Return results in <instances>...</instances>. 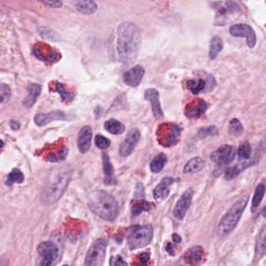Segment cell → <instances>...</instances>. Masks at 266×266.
Returning <instances> with one entry per match:
<instances>
[{
    "mask_svg": "<svg viewBox=\"0 0 266 266\" xmlns=\"http://www.w3.org/2000/svg\"><path fill=\"white\" fill-rule=\"evenodd\" d=\"M142 45L139 28L130 22H123L117 30V50L120 62L130 63L136 59Z\"/></svg>",
    "mask_w": 266,
    "mask_h": 266,
    "instance_id": "6da1fadb",
    "label": "cell"
},
{
    "mask_svg": "<svg viewBox=\"0 0 266 266\" xmlns=\"http://www.w3.org/2000/svg\"><path fill=\"white\" fill-rule=\"evenodd\" d=\"M72 171L67 166L54 169L45 182L41 200L45 206H51L57 203L64 193L71 179Z\"/></svg>",
    "mask_w": 266,
    "mask_h": 266,
    "instance_id": "7a4b0ae2",
    "label": "cell"
},
{
    "mask_svg": "<svg viewBox=\"0 0 266 266\" xmlns=\"http://www.w3.org/2000/svg\"><path fill=\"white\" fill-rule=\"evenodd\" d=\"M89 207L94 215L106 221H113L119 215V205L115 197L103 190H98L91 194Z\"/></svg>",
    "mask_w": 266,
    "mask_h": 266,
    "instance_id": "3957f363",
    "label": "cell"
},
{
    "mask_svg": "<svg viewBox=\"0 0 266 266\" xmlns=\"http://www.w3.org/2000/svg\"><path fill=\"white\" fill-rule=\"evenodd\" d=\"M248 201L249 195L248 194L243 195L233 205L227 213L223 215L218 226L217 233L219 236H227L234 231V228L240 221Z\"/></svg>",
    "mask_w": 266,
    "mask_h": 266,
    "instance_id": "277c9868",
    "label": "cell"
},
{
    "mask_svg": "<svg viewBox=\"0 0 266 266\" xmlns=\"http://www.w3.org/2000/svg\"><path fill=\"white\" fill-rule=\"evenodd\" d=\"M215 77L205 71L195 73L194 79L189 80L186 82V87L194 95L201 93H209L216 86Z\"/></svg>",
    "mask_w": 266,
    "mask_h": 266,
    "instance_id": "5b68a950",
    "label": "cell"
},
{
    "mask_svg": "<svg viewBox=\"0 0 266 266\" xmlns=\"http://www.w3.org/2000/svg\"><path fill=\"white\" fill-rule=\"evenodd\" d=\"M127 236V246L130 250L139 249L149 244L153 238L151 225L133 227Z\"/></svg>",
    "mask_w": 266,
    "mask_h": 266,
    "instance_id": "8992f818",
    "label": "cell"
},
{
    "mask_svg": "<svg viewBox=\"0 0 266 266\" xmlns=\"http://www.w3.org/2000/svg\"><path fill=\"white\" fill-rule=\"evenodd\" d=\"M236 157V148L231 145L225 144L221 146L210 156L211 161L216 164L214 174L219 175L231 164Z\"/></svg>",
    "mask_w": 266,
    "mask_h": 266,
    "instance_id": "52a82bcc",
    "label": "cell"
},
{
    "mask_svg": "<svg viewBox=\"0 0 266 266\" xmlns=\"http://www.w3.org/2000/svg\"><path fill=\"white\" fill-rule=\"evenodd\" d=\"M107 242L99 238L91 244L85 257V266H102L106 259Z\"/></svg>",
    "mask_w": 266,
    "mask_h": 266,
    "instance_id": "ba28073f",
    "label": "cell"
},
{
    "mask_svg": "<svg viewBox=\"0 0 266 266\" xmlns=\"http://www.w3.org/2000/svg\"><path fill=\"white\" fill-rule=\"evenodd\" d=\"M159 126L160 133H158L159 142L161 145L165 147L175 146L179 142V137L181 135L182 130L179 126L176 124H167Z\"/></svg>",
    "mask_w": 266,
    "mask_h": 266,
    "instance_id": "9c48e42d",
    "label": "cell"
},
{
    "mask_svg": "<svg viewBox=\"0 0 266 266\" xmlns=\"http://www.w3.org/2000/svg\"><path fill=\"white\" fill-rule=\"evenodd\" d=\"M38 252L41 259V266H52L58 257V247L52 241L42 242L38 246Z\"/></svg>",
    "mask_w": 266,
    "mask_h": 266,
    "instance_id": "30bf717a",
    "label": "cell"
},
{
    "mask_svg": "<svg viewBox=\"0 0 266 266\" xmlns=\"http://www.w3.org/2000/svg\"><path fill=\"white\" fill-rule=\"evenodd\" d=\"M141 138V133L137 129L130 130L127 133L124 141L121 143L119 148V154L121 158H127L134 152Z\"/></svg>",
    "mask_w": 266,
    "mask_h": 266,
    "instance_id": "8fae6325",
    "label": "cell"
},
{
    "mask_svg": "<svg viewBox=\"0 0 266 266\" xmlns=\"http://www.w3.org/2000/svg\"><path fill=\"white\" fill-rule=\"evenodd\" d=\"M194 190L189 187L179 198L174 210V215L178 220H183L192 202Z\"/></svg>",
    "mask_w": 266,
    "mask_h": 266,
    "instance_id": "7c38bea8",
    "label": "cell"
},
{
    "mask_svg": "<svg viewBox=\"0 0 266 266\" xmlns=\"http://www.w3.org/2000/svg\"><path fill=\"white\" fill-rule=\"evenodd\" d=\"M231 35L236 38H245L247 45L252 49L256 45V34L253 29L248 25L239 24L231 27L230 29Z\"/></svg>",
    "mask_w": 266,
    "mask_h": 266,
    "instance_id": "4fadbf2b",
    "label": "cell"
},
{
    "mask_svg": "<svg viewBox=\"0 0 266 266\" xmlns=\"http://www.w3.org/2000/svg\"><path fill=\"white\" fill-rule=\"evenodd\" d=\"M144 97L147 102H149L151 104L153 116L155 117L156 120H162V118H164V114L159 102V91L155 88L147 89Z\"/></svg>",
    "mask_w": 266,
    "mask_h": 266,
    "instance_id": "5bb4252c",
    "label": "cell"
},
{
    "mask_svg": "<svg viewBox=\"0 0 266 266\" xmlns=\"http://www.w3.org/2000/svg\"><path fill=\"white\" fill-rule=\"evenodd\" d=\"M145 74H146L145 68L140 65H137L123 74V80L127 86L137 87L139 86L143 80Z\"/></svg>",
    "mask_w": 266,
    "mask_h": 266,
    "instance_id": "9a60e30c",
    "label": "cell"
},
{
    "mask_svg": "<svg viewBox=\"0 0 266 266\" xmlns=\"http://www.w3.org/2000/svg\"><path fill=\"white\" fill-rule=\"evenodd\" d=\"M178 178H174L172 177H165L162 178L159 184L155 186L153 190V197L156 201H163L170 195V187L178 182Z\"/></svg>",
    "mask_w": 266,
    "mask_h": 266,
    "instance_id": "2e32d148",
    "label": "cell"
},
{
    "mask_svg": "<svg viewBox=\"0 0 266 266\" xmlns=\"http://www.w3.org/2000/svg\"><path fill=\"white\" fill-rule=\"evenodd\" d=\"M208 107V104L204 100L198 99L186 105L184 114L190 119L200 118L204 114Z\"/></svg>",
    "mask_w": 266,
    "mask_h": 266,
    "instance_id": "e0dca14e",
    "label": "cell"
},
{
    "mask_svg": "<svg viewBox=\"0 0 266 266\" xmlns=\"http://www.w3.org/2000/svg\"><path fill=\"white\" fill-rule=\"evenodd\" d=\"M102 166L104 172V184L106 186H117V180L115 178V171L110 162V157L106 153L102 154Z\"/></svg>",
    "mask_w": 266,
    "mask_h": 266,
    "instance_id": "ac0fdd59",
    "label": "cell"
},
{
    "mask_svg": "<svg viewBox=\"0 0 266 266\" xmlns=\"http://www.w3.org/2000/svg\"><path fill=\"white\" fill-rule=\"evenodd\" d=\"M92 130L90 126H85L81 129L78 134V146L80 152L82 154L87 153L91 145Z\"/></svg>",
    "mask_w": 266,
    "mask_h": 266,
    "instance_id": "d6986e66",
    "label": "cell"
},
{
    "mask_svg": "<svg viewBox=\"0 0 266 266\" xmlns=\"http://www.w3.org/2000/svg\"><path fill=\"white\" fill-rule=\"evenodd\" d=\"M67 117L64 112L60 111H55L49 114H38L34 117V122L38 126H46L49 122L54 120H67Z\"/></svg>",
    "mask_w": 266,
    "mask_h": 266,
    "instance_id": "ffe728a7",
    "label": "cell"
},
{
    "mask_svg": "<svg viewBox=\"0 0 266 266\" xmlns=\"http://www.w3.org/2000/svg\"><path fill=\"white\" fill-rule=\"evenodd\" d=\"M41 90H42V87L40 85L36 84V83H31L29 85L28 87L29 94L25 98L23 102L24 106L25 107L29 108V107H32L36 102V100L38 98L40 93H41Z\"/></svg>",
    "mask_w": 266,
    "mask_h": 266,
    "instance_id": "44dd1931",
    "label": "cell"
},
{
    "mask_svg": "<svg viewBox=\"0 0 266 266\" xmlns=\"http://www.w3.org/2000/svg\"><path fill=\"white\" fill-rule=\"evenodd\" d=\"M240 11V9L236 3L233 2H228L224 5L219 6L217 9V15L216 18L217 20H222L223 17L224 19H227V17H230L233 14Z\"/></svg>",
    "mask_w": 266,
    "mask_h": 266,
    "instance_id": "7402d4cb",
    "label": "cell"
},
{
    "mask_svg": "<svg viewBox=\"0 0 266 266\" xmlns=\"http://www.w3.org/2000/svg\"><path fill=\"white\" fill-rule=\"evenodd\" d=\"M206 167V161L201 158H194L190 160L183 167L184 174H195L202 171Z\"/></svg>",
    "mask_w": 266,
    "mask_h": 266,
    "instance_id": "603a6c76",
    "label": "cell"
},
{
    "mask_svg": "<svg viewBox=\"0 0 266 266\" xmlns=\"http://www.w3.org/2000/svg\"><path fill=\"white\" fill-rule=\"evenodd\" d=\"M75 6L78 11L88 15L92 14L98 9L96 2L94 0H77Z\"/></svg>",
    "mask_w": 266,
    "mask_h": 266,
    "instance_id": "cb8c5ba5",
    "label": "cell"
},
{
    "mask_svg": "<svg viewBox=\"0 0 266 266\" xmlns=\"http://www.w3.org/2000/svg\"><path fill=\"white\" fill-rule=\"evenodd\" d=\"M104 128L112 135H121L126 130V127L122 122L114 118L106 121L104 123Z\"/></svg>",
    "mask_w": 266,
    "mask_h": 266,
    "instance_id": "d4e9b609",
    "label": "cell"
},
{
    "mask_svg": "<svg viewBox=\"0 0 266 266\" xmlns=\"http://www.w3.org/2000/svg\"><path fill=\"white\" fill-rule=\"evenodd\" d=\"M167 161H168L167 156L163 153H160L153 158L150 163V170L152 173L159 174L163 170Z\"/></svg>",
    "mask_w": 266,
    "mask_h": 266,
    "instance_id": "484cf974",
    "label": "cell"
},
{
    "mask_svg": "<svg viewBox=\"0 0 266 266\" xmlns=\"http://www.w3.org/2000/svg\"><path fill=\"white\" fill-rule=\"evenodd\" d=\"M223 41L219 36H215L211 41L210 44L209 58L211 60H214L218 56V54L223 50Z\"/></svg>",
    "mask_w": 266,
    "mask_h": 266,
    "instance_id": "4316f807",
    "label": "cell"
},
{
    "mask_svg": "<svg viewBox=\"0 0 266 266\" xmlns=\"http://www.w3.org/2000/svg\"><path fill=\"white\" fill-rule=\"evenodd\" d=\"M265 193H266V186L264 184H259L255 189V195H254L252 203H251V211L252 212L259 208V205L261 204L263 198H264Z\"/></svg>",
    "mask_w": 266,
    "mask_h": 266,
    "instance_id": "83f0119b",
    "label": "cell"
},
{
    "mask_svg": "<svg viewBox=\"0 0 266 266\" xmlns=\"http://www.w3.org/2000/svg\"><path fill=\"white\" fill-rule=\"evenodd\" d=\"M266 254V227H263L259 233L258 240H257L256 255L259 258L264 256Z\"/></svg>",
    "mask_w": 266,
    "mask_h": 266,
    "instance_id": "f1b7e54d",
    "label": "cell"
},
{
    "mask_svg": "<svg viewBox=\"0 0 266 266\" xmlns=\"http://www.w3.org/2000/svg\"><path fill=\"white\" fill-rule=\"evenodd\" d=\"M25 180L23 173L21 172L18 169H14L7 176L6 181V185L8 186H11L14 183L21 184Z\"/></svg>",
    "mask_w": 266,
    "mask_h": 266,
    "instance_id": "f546056e",
    "label": "cell"
},
{
    "mask_svg": "<svg viewBox=\"0 0 266 266\" xmlns=\"http://www.w3.org/2000/svg\"><path fill=\"white\" fill-rule=\"evenodd\" d=\"M243 132V125L237 118H233L229 123V133L235 137L240 136Z\"/></svg>",
    "mask_w": 266,
    "mask_h": 266,
    "instance_id": "4dcf8cb0",
    "label": "cell"
},
{
    "mask_svg": "<svg viewBox=\"0 0 266 266\" xmlns=\"http://www.w3.org/2000/svg\"><path fill=\"white\" fill-rule=\"evenodd\" d=\"M151 210V204L149 202L144 201L142 203H135L131 207V213L133 215H138L143 212H149Z\"/></svg>",
    "mask_w": 266,
    "mask_h": 266,
    "instance_id": "1f68e13d",
    "label": "cell"
},
{
    "mask_svg": "<svg viewBox=\"0 0 266 266\" xmlns=\"http://www.w3.org/2000/svg\"><path fill=\"white\" fill-rule=\"evenodd\" d=\"M219 133V130L215 126L200 128L198 131V135L200 139H206L208 136H214Z\"/></svg>",
    "mask_w": 266,
    "mask_h": 266,
    "instance_id": "d6a6232c",
    "label": "cell"
},
{
    "mask_svg": "<svg viewBox=\"0 0 266 266\" xmlns=\"http://www.w3.org/2000/svg\"><path fill=\"white\" fill-rule=\"evenodd\" d=\"M57 91L61 96L62 101L65 102H71L74 99V94L73 93L66 91L64 86L60 82L57 83Z\"/></svg>",
    "mask_w": 266,
    "mask_h": 266,
    "instance_id": "836d02e7",
    "label": "cell"
},
{
    "mask_svg": "<svg viewBox=\"0 0 266 266\" xmlns=\"http://www.w3.org/2000/svg\"><path fill=\"white\" fill-rule=\"evenodd\" d=\"M188 253L187 257L192 263H199L203 256V251L201 247H192Z\"/></svg>",
    "mask_w": 266,
    "mask_h": 266,
    "instance_id": "e575fe53",
    "label": "cell"
},
{
    "mask_svg": "<svg viewBox=\"0 0 266 266\" xmlns=\"http://www.w3.org/2000/svg\"><path fill=\"white\" fill-rule=\"evenodd\" d=\"M11 97V90L7 85L0 84V104L6 103Z\"/></svg>",
    "mask_w": 266,
    "mask_h": 266,
    "instance_id": "d590c367",
    "label": "cell"
},
{
    "mask_svg": "<svg viewBox=\"0 0 266 266\" xmlns=\"http://www.w3.org/2000/svg\"><path fill=\"white\" fill-rule=\"evenodd\" d=\"M94 143H95L97 147L100 150H106V149L109 148L111 145L110 139L102 135H97L95 136Z\"/></svg>",
    "mask_w": 266,
    "mask_h": 266,
    "instance_id": "8d00e7d4",
    "label": "cell"
},
{
    "mask_svg": "<svg viewBox=\"0 0 266 266\" xmlns=\"http://www.w3.org/2000/svg\"><path fill=\"white\" fill-rule=\"evenodd\" d=\"M110 266H128L120 255H115L110 259Z\"/></svg>",
    "mask_w": 266,
    "mask_h": 266,
    "instance_id": "74e56055",
    "label": "cell"
},
{
    "mask_svg": "<svg viewBox=\"0 0 266 266\" xmlns=\"http://www.w3.org/2000/svg\"><path fill=\"white\" fill-rule=\"evenodd\" d=\"M145 198V187L143 183L138 182L136 189L134 191V199H144Z\"/></svg>",
    "mask_w": 266,
    "mask_h": 266,
    "instance_id": "f35d334b",
    "label": "cell"
},
{
    "mask_svg": "<svg viewBox=\"0 0 266 266\" xmlns=\"http://www.w3.org/2000/svg\"><path fill=\"white\" fill-rule=\"evenodd\" d=\"M39 1L46 5V6L53 8L61 7L62 4L61 0H39Z\"/></svg>",
    "mask_w": 266,
    "mask_h": 266,
    "instance_id": "ab89813d",
    "label": "cell"
},
{
    "mask_svg": "<svg viewBox=\"0 0 266 266\" xmlns=\"http://www.w3.org/2000/svg\"><path fill=\"white\" fill-rule=\"evenodd\" d=\"M149 259V254L146 253V252L141 254L138 266H148V263Z\"/></svg>",
    "mask_w": 266,
    "mask_h": 266,
    "instance_id": "60d3db41",
    "label": "cell"
},
{
    "mask_svg": "<svg viewBox=\"0 0 266 266\" xmlns=\"http://www.w3.org/2000/svg\"><path fill=\"white\" fill-rule=\"evenodd\" d=\"M103 113V109L100 106H97L96 108L94 109V114H95V118L98 119L102 115Z\"/></svg>",
    "mask_w": 266,
    "mask_h": 266,
    "instance_id": "b9f144b4",
    "label": "cell"
},
{
    "mask_svg": "<svg viewBox=\"0 0 266 266\" xmlns=\"http://www.w3.org/2000/svg\"><path fill=\"white\" fill-rule=\"evenodd\" d=\"M166 251L170 254V255H174V247H173L172 244L170 243H168L166 245Z\"/></svg>",
    "mask_w": 266,
    "mask_h": 266,
    "instance_id": "7bdbcfd3",
    "label": "cell"
},
{
    "mask_svg": "<svg viewBox=\"0 0 266 266\" xmlns=\"http://www.w3.org/2000/svg\"><path fill=\"white\" fill-rule=\"evenodd\" d=\"M10 126H11L13 130H17L20 128V123L17 121L12 120L10 122Z\"/></svg>",
    "mask_w": 266,
    "mask_h": 266,
    "instance_id": "ee69618b",
    "label": "cell"
},
{
    "mask_svg": "<svg viewBox=\"0 0 266 266\" xmlns=\"http://www.w3.org/2000/svg\"><path fill=\"white\" fill-rule=\"evenodd\" d=\"M173 240H174L175 243H180L182 240V238H180L179 235H178L177 234H174L172 235Z\"/></svg>",
    "mask_w": 266,
    "mask_h": 266,
    "instance_id": "f6af8a7d",
    "label": "cell"
},
{
    "mask_svg": "<svg viewBox=\"0 0 266 266\" xmlns=\"http://www.w3.org/2000/svg\"><path fill=\"white\" fill-rule=\"evenodd\" d=\"M0 266H9V262L6 259L0 260Z\"/></svg>",
    "mask_w": 266,
    "mask_h": 266,
    "instance_id": "bcb514c9",
    "label": "cell"
},
{
    "mask_svg": "<svg viewBox=\"0 0 266 266\" xmlns=\"http://www.w3.org/2000/svg\"><path fill=\"white\" fill-rule=\"evenodd\" d=\"M3 141H2L1 140V139H0V149L2 148V146H3Z\"/></svg>",
    "mask_w": 266,
    "mask_h": 266,
    "instance_id": "7dc6e473",
    "label": "cell"
},
{
    "mask_svg": "<svg viewBox=\"0 0 266 266\" xmlns=\"http://www.w3.org/2000/svg\"><path fill=\"white\" fill-rule=\"evenodd\" d=\"M69 266L68 265H64V266Z\"/></svg>",
    "mask_w": 266,
    "mask_h": 266,
    "instance_id": "c3c4849f",
    "label": "cell"
}]
</instances>
